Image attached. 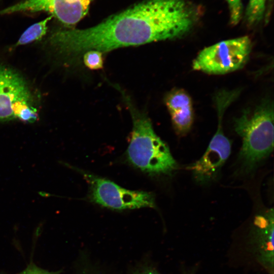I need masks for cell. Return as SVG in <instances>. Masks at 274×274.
Wrapping results in <instances>:
<instances>
[{"mask_svg": "<svg viewBox=\"0 0 274 274\" xmlns=\"http://www.w3.org/2000/svg\"><path fill=\"white\" fill-rule=\"evenodd\" d=\"M273 214L270 208L255 217L249 241L254 257L270 274L273 273Z\"/></svg>", "mask_w": 274, "mask_h": 274, "instance_id": "cell-9", "label": "cell"}, {"mask_svg": "<svg viewBox=\"0 0 274 274\" xmlns=\"http://www.w3.org/2000/svg\"><path fill=\"white\" fill-rule=\"evenodd\" d=\"M92 0H22L0 10V15L18 12H46L68 27L87 14Z\"/></svg>", "mask_w": 274, "mask_h": 274, "instance_id": "cell-7", "label": "cell"}, {"mask_svg": "<svg viewBox=\"0 0 274 274\" xmlns=\"http://www.w3.org/2000/svg\"><path fill=\"white\" fill-rule=\"evenodd\" d=\"M266 0H249L245 14L247 24L252 26L259 24L263 19Z\"/></svg>", "mask_w": 274, "mask_h": 274, "instance_id": "cell-12", "label": "cell"}, {"mask_svg": "<svg viewBox=\"0 0 274 274\" xmlns=\"http://www.w3.org/2000/svg\"><path fill=\"white\" fill-rule=\"evenodd\" d=\"M133 274H160L156 270L151 267H143L136 270Z\"/></svg>", "mask_w": 274, "mask_h": 274, "instance_id": "cell-16", "label": "cell"}, {"mask_svg": "<svg viewBox=\"0 0 274 274\" xmlns=\"http://www.w3.org/2000/svg\"><path fill=\"white\" fill-rule=\"evenodd\" d=\"M89 185V198L91 202L115 210L155 208V199L151 193L126 189L116 183L78 169Z\"/></svg>", "mask_w": 274, "mask_h": 274, "instance_id": "cell-6", "label": "cell"}, {"mask_svg": "<svg viewBox=\"0 0 274 274\" xmlns=\"http://www.w3.org/2000/svg\"><path fill=\"white\" fill-rule=\"evenodd\" d=\"M251 49L248 36L221 41L200 51L193 61L192 68L214 75L234 72L244 66Z\"/></svg>", "mask_w": 274, "mask_h": 274, "instance_id": "cell-5", "label": "cell"}, {"mask_svg": "<svg viewBox=\"0 0 274 274\" xmlns=\"http://www.w3.org/2000/svg\"><path fill=\"white\" fill-rule=\"evenodd\" d=\"M85 65L91 70L102 68L104 64L102 52L97 50H89L84 53Z\"/></svg>", "mask_w": 274, "mask_h": 274, "instance_id": "cell-13", "label": "cell"}, {"mask_svg": "<svg viewBox=\"0 0 274 274\" xmlns=\"http://www.w3.org/2000/svg\"><path fill=\"white\" fill-rule=\"evenodd\" d=\"M82 274H95L94 273L91 272V271H85L83 272Z\"/></svg>", "mask_w": 274, "mask_h": 274, "instance_id": "cell-17", "label": "cell"}, {"mask_svg": "<svg viewBox=\"0 0 274 274\" xmlns=\"http://www.w3.org/2000/svg\"><path fill=\"white\" fill-rule=\"evenodd\" d=\"M132 119L131 140L126 151L128 161L151 175H170L178 167L167 145L155 133L151 121L126 98Z\"/></svg>", "mask_w": 274, "mask_h": 274, "instance_id": "cell-3", "label": "cell"}, {"mask_svg": "<svg viewBox=\"0 0 274 274\" xmlns=\"http://www.w3.org/2000/svg\"><path fill=\"white\" fill-rule=\"evenodd\" d=\"M196 13L184 0H144L85 29H63L49 41L59 53L76 57L89 50L118 48L177 39L193 26Z\"/></svg>", "mask_w": 274, "mask_h": 274, "instance_id": "cell-1", "label": "cell"}, {"mask_svg": "<svg viewBox=\"0 0 274 274\" xmlns=\"http://www.w3.org/2000/svg\"><path fill=\"white\" fill-rule=\"evenodd\" d=\"M0 274H1V273H0Z\"/></svg>", "mask_w": 274, "mask_h": 274, "instance_id": "cell-18", "label": "cell"}, {"mask_svg": "<svg viewBox=\"0 0 274 274\" xmlns=\"http://www.w3.org/2000/svg\"><path fill=\"white\" fill-rule=\"evenodd\" d=\"M18 274H58V273L49 271L41 268L34 264H30Z\"/></svg>", "mask_w": 274, "mask_h": 274, "instance_id": "cell-15", "label": "cell"}, {"mask_svg": "<svg viewBox=\"0 0 274 274\" xmlns=\"http://www.w3.org/2000/svg\"><path fill=\"white\" fill-rule=\"evenodd\" d=\"M238 93V90H222L216 96L218 119L217 131L202 156L187 167L198 183L206 184L215 179L230 154L231 143L224 133L223 117Z\"/></svg>", "mask_w": 274, "mask_h": 274, "instance_id": "cell-4", "label": "cell"}, {"mask_svg": "<svg viewBox=\"0 0 274 274\" xmlns=\"http://www.w3.org/2000/svg\"><path fill=\"white\" fill-rule=\"evenodd\" d=\"M174 128L180 135H184L190 130L193 122L191 99L184 90L170 91L165 98Z\"/></svg>", "mask_w": 274, "mask_h": 274, "instance_id": "cell-10", "label": "cell"}, {"mask_svg": "<svg viewBox=\"0 0 274 274\" xmlns=\"http://www.w3.org/2000/svg\"><path fill=\"white\" fill-rule=\"evenodd\" d=\"M52 18L50 15L28 27L21 35L15 46L26 45L41 39L46 34L48 23Z\"/></svg>", "mask_w": 274, "mask_h": 274, "instance_id": "cell-11", "label": "cell"}, {"mask_svg": "<svg viewBox=\"0 0 274 274\" xmlns=\"http://www.w3.org/2000/svg\"><path fill=\"white\" fill-rule=\"evenodd\" d=\"M227 3L230 15V22L232 25L237 24L240 21L243 13L242 0H225Z\"/></svg>", "mask_w": 274, "mask_h": 274, "instance_id": "cell-14", "label": "cell"}, {"mask_svg": "<svg viewBox=\"0 0 274 274\" xmlns=\"http://www.w3.org/2000/svg\"><path fill=\"white\" fill-rule=\"evenodd\" d=\"M234 128L242 139L238 160L243 173L253 171L273 149V106L265 100L254 110H245L234 122Z\"/></svg>", "mask_w": 274, "mask_h": 274, "instance_id": "cell-2", "label": "cell"}, {"mask_svg": "<svg viewBox=\"0 0 274 274\" xmlns=\"http://www.w3.org/2000/svg\"><path fill=\"white\" fill-rule=\"evenodd\" d=\"M32 96L27 84L16 72L0 67V121L19 118L32 107Z\"/></svg>", "mask_w": 274, "mask_h": 274, "instance_id": "cell-8", "label": "cell"}]
</instances>
